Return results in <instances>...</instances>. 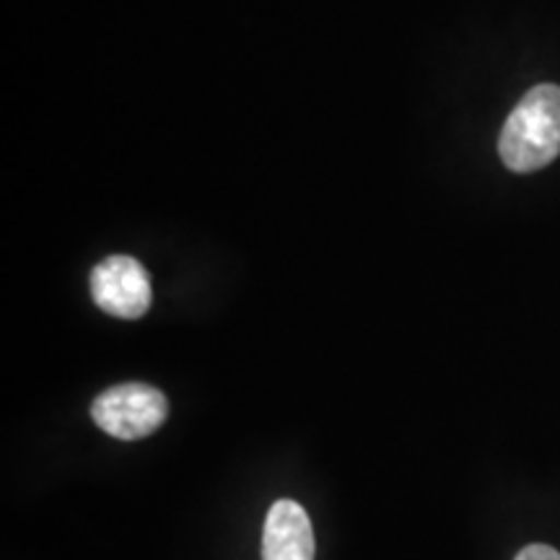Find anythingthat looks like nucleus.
<instances>
[{"mask_svg":"<svg viewBox=\"0 0 560 560\" xmlns=\"http://www.w3.org/2000/svg\"><path fill=\"white\" fill-rule=\"evenodd\" d=\"M501 161L511 172H537L560 153V86L540 83L524 94L499 138Z\"/></svg>","mask_w":560,"mask_h":560,"instance_id":"1","label":"nucleus"},{"mask_svg":"<svg viewBox=\"0 0 560 560\" xmlns=\"http://www.w3.org/2000/svg\"><path fill=\"white\" fill-rule=\"evenodd\" d=\"M170 416V402L149 384H117L91 405V418L109 436L136 441L151 436Z\"/></svg>","mask_w":560,"mask_h":560,"instance_id":"2","label":"nucleus"},{"mask_svg":"<svg viewBox=\"0 0 560 560\" xmlns=\"http://www.w3.org/2000/svg\"><path fill=\"white\" fill-rule=\"evenodd\" d=\"M91 296L102 312L120 319H138L151 310L149 270L136 257L112 255L91 272Z\"/></svg>","mask_w":560,"mask_h":560,"instance_id":"3","label":"nucleus"},{"mask_svg":"<svg viewBox=\"0 0 560 560\" xmlns=\"http://www.w3.org/2000/svg\"><path fill=\"white\" fill-rule=\"evenodd\" d=\"M262 560H314V529L304 506L280 499L268 511Z\"/></svg>","mask_w":560,"mask_h":560,"instance_id":"4","label":"nucleus"},{"mask_svg":"<svg viewBox=\"0 0 560 560\" xmlns=\"http://www.w3.org/2000/svg\"><path fill=\"white\" fill-rule=\"evenodd\" d=\"M516 560H560V552L556 548H550V545H542V542H535V545H527Z\"/></svg>","mask_w":560,"mask_h":560,"instance_id":"5","label":"nucleus"}]
</instances>
